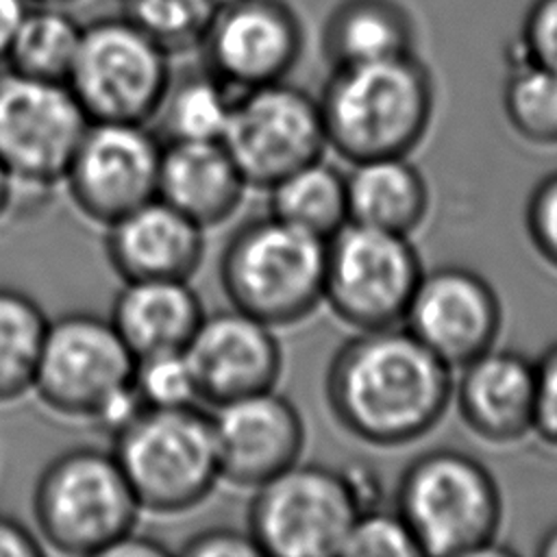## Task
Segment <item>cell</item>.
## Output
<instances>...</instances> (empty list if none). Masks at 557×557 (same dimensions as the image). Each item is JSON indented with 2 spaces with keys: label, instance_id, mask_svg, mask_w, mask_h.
<instances>
[{
  "label": "cell",
  "instance_id": "obj_1",
  "mask_svg": "<svg viewBox=\"0 0 557 557\" xmlns=\"http://www.w3.org/2000/svg\"><path fill=\"white\" fill-rule=\"evenodd\" d=\"M453 368L405 326L357 331L329 361L326 405L342 429L372 446H405L440 424Z\"/></svg>",
  "mask_w": 557,
  "mask_h": 557
},
{
  "label": "cell",
  "instance_id": "obj_2",
  "mask_svg": "<svg viewBox=\"0 0 557 557\" xmlns=\"http://www.w3.org/2000/svg\"><path fill=\"white\" fill-rule=\"evenodd\" d=\"M326 148L350 163L407 157L433 117L435 87L416 52L335 67L318 98Z\"/></svg>",
  "mask_w": 557,
  "mask_h": 557
},
{
  "label": "cell",
  "instance_id": "obj_3",
  "mask_svg": "<svg viewBox=\"0 0 557 557\" xmlns=\"http://www.w3.org/2000/svg\"><path fill=\"white\" fill-rule=\"evenodd\" d=\"M420 555H485L503 522V496L492 472L457 448H433L403 470L396 507Z\"/></svg>",
  "mask_w": 557,
  "mask_h": 557
},
{
  "label": "cell",
  "instance_id": "obj_4",
  "mask_svg": "<svg viewBox=\"0 0 557 557\" xmlns=\"http://www.w3.org/2000/svg\"><path fill=\"white\" fill-rule=\"evenodd\" d=\"M326 239L268 213L244 222L220 257L231 307L281 329L309 318L324 300Z\"/></svg>",
  "mask_w": 557,
  "mask_h": 557
},
{
  "label": "cell",
  "instance_id": "obj_5",
  "mask_svg": "<svg viewBox=\"0 0 557 557\" xmlns=\"http://www.w3.org/2000/svg\"><path fill=\"white\" fill-rule=\"evenodd\" d=\"M139 511L115 455L98 446L61 450L44 466L33 490L37 531L63 555H107L135 531Z\"/></svg>",
  "mask_w": 557,
  "mask_h": 557
},
{
  "label": "cell",
  "instance_id": "obj_6",
  "mask_svg": "<svg viewBox=\"0 0 557 557\" xmlns=\"http://www.w3.org/2000/svg\"><path fill=\"white\" fill-rule=\"evenodd\" d=\"M141 509L183 513L200 505L220 481L209 413L196 405L144 409L113 448Z\"/></svg>",
  "mask_w": 557,
  "mask_h": 557
},
{
  "label": "cell",
  "instance_id": "obj_7",
  "mask_svg": "<svg viewBox=\"0 0 557 557\" xmlns=\"http://www.w3.org/2000/svg\"><path fill=\"white\" fill-rule=\"evenodd\" d=\"M366 503V492L350 472L296 461L255 487L246 529L261 555L331 557L342 553Z\"/></svg>",
  "mask_w": 557,
  "mask_h": 557
},
{
  "label": "cell",
  "instance_id": "obj_8",
  "mask_svg": "<svg viewBox=\"0 0 557 557\" xmlns=\"http://www.w3.org/2000/svg\"><path fill=\"white\" fill-rule=\"evenodd\" d=\"M170 57L128 15H107L83 24L65 83L91 122L146 124L174 76Z\"/></svg>",
  "mask_w": 557,
  "mask_h": 557
},
{
  "label": "cell",
  "instance_id": "obj_9",
  "mask_svg": "<svg viewBox=\"0 0 557 557\" xmlns=\"http://www.w3.org/2000/svg\"><path fill=\"white\" fill-rule=\"evenodd\" d=\"M422 274L409 235L348 220L326 239L324 302L355 331L398 326Z\"/></svg>",
  "mask_w": 557,
  "mask_h": 557
},
{
  "label": "cell",
  "instance_id": "obj_10",
  "mask_svg": "<svg viewBox=\"0 0 557 557\" xmlns=\"http://www.w3.org/2000/svg\"><path fill=\"white\" fill-rule=\"evenodd\" d=\"M222 144L250 187L270 189L322 157L320 102L287 78L239 91Z\"/></svg>",
  "mask_w": 557,
  "mask_h": 557
},
{
  "label": "cell",
  "instance_id": "obj_11",
  "mask_svg": "<svg viewBox=\"0 0 557 557\" xmlns=\"http://www.w3.org/2000/svg\"><path fill=\"white\" fill-rule=\"evenodd\" d=\"M89 122L67 83L0 74V161L17 185L63 181Z\"/></svg>",
  "mask_w": 557,
  "mask_h": 557
},
{
  "label": "cell",
  "instance_id": "obj_12",
  "mask_svg": "<svg viewBox=\"0 0 557 557\" xmlns=\"http://www.w3.org/2000/svg\"><path fill=\"white\" fill-rule=\"evenodd\" d=\"M133 366L109 318L70 311L48 322L33 392L50 411L89 420L102 398L131 381Z\"/></svg>",
  "mask_w": 557,
  "mask_h": 557
},
{
  "label": "cell",
  "instance_id": "obj_13",
  "mask_svg": "<svg viewBox=\"0 0 557 557\" xmlns=\"http://www.w3.org/2000/svg\"><path fill=\"white\" fill-rule=\"evenodd\" d=\"M305 30L287 0H220L200 44L202 65L235 94L285 81Z\"/></svg>",
  "mask_w": 557,
  "mask_h": 557
},
{
  "label": "cell",
  "instance_id": "obj_14",
  "mask_svg": "<svg viewBox=\"0 0 557 557\" xmlns=\"http://www.w3.org/2000/svg\"><path fill=\"white\" fill-rule=\"evenodd\" d=\"M163 144L133 122H89L63 174L76 209L107 226L157 196Z\"/></svg>",
  "mask_w": 557,
  "mask_h": 557
},
{
  "label": "cell",
  "instance_id": "obj_15",
  "mask_svg": "<svg viewBox=\"0 0 557 557\" xmlns=\"http://www.w3.org/2000/svg\"><path fill=\"white\" fill-rule=\"evenodd\" d=\"M403 324L437 359L459 370L496 346L503 307L487 278L463 265H442L422 274Z\"/></svg>",
  "mask_w": 557,
  "mask_h": 557
},
{
  "label": "cell",
  "instance_id": "obj_16",
  "mask_svg": "<svg viewBox=\"0 0 557 557\" xmlns=\"http://www.w3.org/2000/svg\"><path fill=\"white\" fill-rule=\"evenodd\" d=\"M209 418L222 481L255 490L300 461L305 422L276 387L215 405Z\"/></svg>",
  "mask_w": 557,
  "mask_h": 557
},
{
  "label": "cell",
  "instance_id": "obj_17",
  "mask_svg": "<svg viewBox=\"0 0 557 557\" xmlns=\"http://www.w3.org/2000/svg\"><path fill=\"white\" fill-rule=\"evenodd\" d=\"M274 331L237 307L205 313L185 346L200 400L215 407L276 387L283 350Z\"/></svg>",
  "mask_w": 557,
  "mask_h": 557
},
{
  "label": "cell",
  "instance_id": "obj_18",
  "mask_svg": "<svg viewBox=\"0 0 557 557\" xmlns=\"http://www.w3.org/2000/svg\"><path fill=\"white\" fill-rule=\"evenodd\" d=\"M453 387L461 422L490 444L531 435L535 411V361L509 348H490L463 368Z\"/></svg>",
  "mask_w": 557,
  "mask_h": 557
},
{
  "label": "cell",
  "instance_id": "obj_19",
  "mask_svg": "<svg viewBox=\"0 0 557 557\" xmlns=\"http://www.w3.org/2000/svg\"><path fill=\"white\" fill-rule=\"evenodd\" d=\"M104 255L122 281H189L205 257V228L154 196L107 224Z\"/></svg>",
  "mask_w": 557,
  "mask_h": 557
},
{
  "label": "cell",
  "instance_id": "obj_20",
  "mask_svg": "<svg viewBox=\"0 0 557 557\" xmlns=\"http://www.w3.org/2000/svg\"><path fill=\"white\" fill-rule=\"evenodd\" d=\"M250 185L222 141H165L157 196L202 228L226 222Z\"/></svg>",
  "mask_w": 557,
  "mask_h": 557
},
{
  "label": "cell",
  "instance_id": "obj_21",
  "mask_svg": "<svg viewBox=\"0 0 557 557\" xmlns=\"http://www.w3.org/2000/svg\"><path fill=\"white\" fill-rule=\"evenodd\" d=\"M205 315V307L185 278L124 281L109 320L131 355L146 357L183 350Z\"/></svg>",
  "mask_w": 557,
  "mask_h": 557
},
{
  "label": "cell",
  "instance_id": "obj_22",
  "mask_svg": "<svg viewBox=\"0 0 557 557\" xmlns=\"http://www.w3.org/2000/svg\"><path fill=\"white\" fill-rule=\"evenodd\" d=\"M416 26L396 0H339L322 26V57L335 67L413 52Z\"/></svg>",
  "mask_w": 557,
  "mask_h": 557
},
{
  "label": "cell",
  "instance_id": "obj_23",
  "mask_svg": "<svg viewBox=\"0 0 557 557\" xmlns=\"http://www.w3.org/2000/svg\"><path fill=\"white\" fill-rule=\"evenodd\" d=\"M348 220L409 235L429 211V187L407 157H381L352 163L346 174Z\"/></svg>",
  "mask_w": 557,
  "mask_h": 557
},
{
  "label": "cell",
  "instance_id": "obj_24",
  "mask_svg": "<svg viewBox=\"0 0 557 557\" xmlns=\"http://www.w3.org/2000/svg\"><path fill=\"white\" fill-rule=\"evenodd\" d=\"M268 194V213L315 237L329 239L348 222L346 174L322 157L283 176Z\"/></svg>",
  "mask_w": 557,
  "mask_h": 557
},
{
  "label": "cell",
  "instance_id": "obj_25",
  "mask_svg": "<svg viewBox=\"0 0 557 557\" xmlns=\"http://www.w3.org/2000/svg\"><path fill=\"white\" fill-rule=\"evenodd\" d=\"M81 33L83 24L61 4L33 2L4 61L17 74L65 83L76 59Z\"/></svg>",
  "mask_w": 557,
  "mask_h": 557
},
{
  "label": "cell",
  "instance_id": "obj_26",
  "mask_svg": "<svg viewBox=\"0 0 557 557\" xmlns=\"http://www.w3.org/2000/svg\"><path fill=\"white\" fill-rule=\"evenodd\" d=\"M235 96L205 65L172 76L159 109L168 141H222Z\"/></svg>",
  "mask_w": 557,
  "mask_h": 557
},
{
  "label": "cell",
  "instance_id": "obj_27",
  "mask_svg": "<svg viewBox=\"0 0 557 557\" xmlns=\"http://www.w3.org/2000/svg\"><path fill=\"white\" fill-rule=\"evenodd\" d=\"M48 322L33 296L0 285V403L17 400L33 389Z\"/></svg>",
  "mask_w": 557,
  "mask_h": 557
},
{
  "label": "cell",
  "instance_id": "obj_28",
  "mask_svg": "<svg viewBox=\"0 0 557 557\" xmlns=\"http://www.w3.org/2000/svg\"><path fill=\"white\" fill-rule=\"evenodd\" d=\"M503 111L524 141L557 146V72L531 61L509 59Z\"/></svg>",
  "mask_w": 557,
  "mask_h": 557
},
{
  "label": "cell",
  "instance_id": "obj_29",
  "mask_svg": "<svg viewBox=\"0 0 557 557\" xmlns=\"http://www.w3.org/2000/svg\"><path fill=\"white\" fill-rule=\"evenodd\" d=\"M126 13L170 54L198 48L220 0H124Z\"/></svg>",
  "mask_w": 557,
  "mask_h": 557
},
{
  "label": "cell",
  "instance_id": "obj_30",
  "mask_svg": "<svg viewBox=\"0 0 557 557\" xmlns=\"http://www.w3.org/2000/svg\"><path fill=\"white\" fill-rule=\"evenodd\" d=\"M131 381L148 409L189 407L200 400L185 348L137 357Z\"/></svg>",
  "mask_w": 557,
  "mask_h": 557
},
{
  "label": "cell",
  "instance_id": "obj_31",
  "mask_svg": "<svg viewBox=\"0 0 557 557\" xmlns=\"http://www.w3.org/2000/svg\"><path fill=\"white\" fill-rule=\"evenodd\" d=\"M344 557H418L420 548L400 518V513L374 509L372 505L361 509L350 524L344 540Z\"/></svg>",
  "mask_w": 557,
  "mask_h": 557
},
{
  "label": "cell",
  "instance_id": "obj_32",
  "mask_svg": "<svg viewBox=\"0 0 557 557\" xmlns=\"http://www.w3.org/2000/svg\"><path fill=\"white\" fill-rule=\"evenodd\" d=\"M509 59L531 61L557 72V0H531Z\"/></svg>",
  "mask_w": 557,
  "mask_h": 557
},
{
  "label": "cell",
  "instance_id": "obj_33",
  "mask_svg": "<svg viewBox=\"0 0 557 557\" xmlns=\"http://www.w3.org/2000/svg\"><path fill=\"white\" fill-rule=\"evenodd\" d=\"M524 226L535 252L557 270V172L546 174L531 191Z\"/></svg>",
  "mask_w": 557,
  "mask_h": 557
},
{
  "label": "cell",
  "instance_id": "obj_34",
  "mask_svg": "<svg viewBox=\"0 0 557 557\" xmlns=\"http://www.w3.org/2000/svg\"><path fill=\"white\" fill-rule=\"evenodd\" d=\"M531 433L557 450V342L535 359V411Z\"/></svg>",
  "mask_w": 557,
  "mask_h": 557
},
{
  "label": "cell",
  "instance_id": "obj_35",
  "mask_svg": "<svg viewBox=\"0 0 557 557\" xmlns=\"http://www.w3.org/2000/svg\"><path fill=\"white\" fill-rule=\"evenodd\" d=\"M181 553L187 557H261L252 535L233 527H209L189 535Z\"/></svg>",
  "mask_w": 557,
  "mask_h": 557
},
{
  "label": "cell",
  "instance_id": "obj_36",
  "mask_svg": "<svg viewBox=\"0 0 557 557\" xmlns=\"http://www.w3.org/2000/svg\"><path fill=\"white\" fill-rule=\"evenodd\" d=\"M146 409L141 396L137 394L133 381L120 385L113 389L107 398L100 400V405L89 416V422H94L96 429H100L111 440L122 433L141 411Z\"/></svg>",
  "mask_w": 557,
  "mask_h": 557
},
{
  "label": "cell",
  "instance_id": "obj_37",
  "mask_svg": "<svg viewBox=\"0 0 557 557\" xmlns=\"http://www.w3.org/2000/svg\"><path fill=\"white\" fill-rule=\"evenodd\" d=\"M41 542L20 520L0 513V557H39Z\"/></svg>",
  "mask_w": 557,
  "mask_h": 557
},
{
  "label": "cell",
  "instance_id": "obj_38",
  "mask_svg": "<svg viewBox=\"0 0 557 557\" xmlns=\"http://www.w3.org/2000/svg\"><path fill=\"white\" fill-rule=\"evenodd\" d=\"M30 4L33 0H0V61H4L9 46Z\"/></svg>",
  "mask_w": 557,
  "mask_h": 557
},
{
  "label": "cell",
  "instance_id": "obj_39",
  "mask_svg": "<svg viewBox=\"0 0 557 557\" xmlns=\"http://www.w3.org/2000/svg\"><path fill=\"white\" fill-rule=\"evenodd\" d=\"M170 553V548L154 540V537H146V535H137L135 531L128 533L122 542H117L107 555H117V557H135V555H165Z\"/></svg>",
  "mask_w": 557,
  "mask_h": 557
},
{
  "label": "cell",
  "instance_id": "obj_40",
  "mask_svg": "<svg viewBox=\"0 0 557 557\" xmlns=\"http://www.w3.org/2000/svg\"><path fill=\"white\" fill-rule=\"evenodd\" d=\"M15 189H17L15 178L11 176V172L0 161V220L9 213V209L13 205V198H15Z\"/></svg>",
  "mask_w": 557,
  "mask_h": 557
},
{
  "label": "cell",
  "instance_id": "obj_41",
  "mask_svg": "<svg viewBox=\"0 0 557 557\" xmlns=\"http://www.w3.org/2000/svg\"><path fill=\"white\" fill-rule=\"evenodd\" d=\"M535 555L540 557H557V524L548 527V531L540 537L535 546Z\"/></svg>",
  "mask_w": 557,
  "mask_h": 557
},
{
  "label": "cell",
  "instance_id": "obj_42",
  "mask_svg": "<svg viewBox=\"0 0 557 557\" xmlns=\"http://www.w3.org/2000/svg\"><path fill=\"white\" fill-rule=\"evenodd\" d=\"M33 2H44V4H65V2H74V0H33Z\"/></svg>",
  "mask_w": 557,
  "mask_h": 557
}]
</instances>
